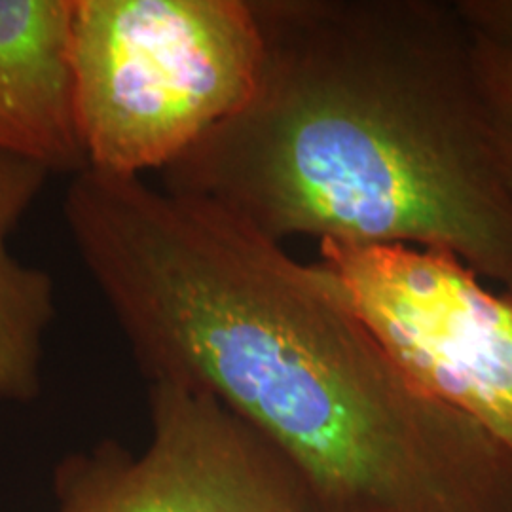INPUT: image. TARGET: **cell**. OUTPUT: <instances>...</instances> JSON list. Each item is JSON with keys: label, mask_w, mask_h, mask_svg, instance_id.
I'll use <instances>...</instances> for the list:
<instances>
[{"label": "cell", "mask_w": 512, "mask_h": 512, "mask_svg": "<svg viewBox=\"0 0 512 512\" xmlns=\"http://www.w3.org/2000/svg\"><path fill=\"white\" fill-rule=\"evenodd\" d=\"M319 255L393 361L512 458V296L442 249L319 241Z\"/></svg>", "instance_id": "obj_4"}, {"label": "cell", "mask_w": 512, "mask_h": 512, "mask_svg": "<svg viewBox=\"0 0 512 512\" xmlns=\"http://www.w3.org/2000/svg\"><path fill=\"white\" fill-rule=\"evenodd\" d=\"M63 213L148 384L249 425L308 512H512L511 456L393 361L321 262L143 177L86 169Z\"/></svg>", "instance_id": "obj_1"}, {"label": "cell", "mask_w": 512, "mask_h": 512, "mask_svg": "<svg viewBox=\"0 0 512 512\" xmlns=\"http://www.w3.org/2000/svg\"><path fill=\"white\" fill-rule=\"evenodd\" d=\"M251 6L255 93L165 167V190L277 243L442 249L512 296V200L456 0Z\"/></svg>", "instance_id": "obj_2"}, {"label": "cell", "mask_w": 512, "mask_h": 512, "mask_svg": "<svg viewBox=\"0 0 512 512\" xmlns=\"http://www.w3.org/2000/svg\"><path fill=\"white\" fill-rule=\"evenodd\" d=\"M150 440H107L55 471V512H308L289 467L213 397L148 384Z\"/></svg>", "instance_id": "obj_5"}, {"label": "cell", "mask_w": 512, "mask_h": 512, "mask_svg": "<svg viewBox=\"0 0 512 512\" xmlns=\"http://www.w3.org/2000/svg\"><path fill=\"white\" fill-rule=\"evenodd\" d=\"M456 6L476 37L512 52V0H456Z\"/></svg>", "instance_id": "obj_9"}, {"label": "cell", "mask_w": 512, "mask_h": 512, "mask_svg": "<svg viewBox=\"0 0 512 512\" xmlns=\"http://www.w3.org/2000/svg\"><path fill=\"white\" fill-rule=\"evenodd\" d=\"M73 0H0V150L50 173L88 169L74 112Z\"/></svg>", "instance_id": "obj_6"}, {"label": "cell", "mask_w": 512, "mask_h": 512, "mask_svg": "<svg viewBox=\"0 0 512 512\" xmlns=\"http://www.w3.org/2000/svg\"><path fill=\"white\" fill-rule=\"evenodd\" d=\"M473 33V31H471ZM475 37V73L495 165L512 200V52Z\"/></svg>", "instance_id": "obj_8"}, {"label": "cell", "mask_w": 512, "mask_h": 512, "mask_svg": "<svg viewBox=\"0 0 512 512\" xmlns=\"http://www.w3.org/2000/svg\"><path fill=\"white\" fill-rule=\"evenodd\" d=\"M52 173L0 150V401L31 403L42 389L44 340L55 317L54 279L12 255L8 241Z\"/></svg>", "instance_id": "obj_7"}, {"label": "cell", "mask_w": 512, "mask_h": 512, "mask_svg": "<svg viewBox=\"0 0 512 512\" xmlns=\"http://www.w3.org/2000/svg\"><path fill=\"white\" fill-rule=\"evenodd\" d=\"M71 65L88 167L143 177L249 103L262 37L251 0H73Z\"/></svg>", "instance_id": "obj_3"}]
</instances>
